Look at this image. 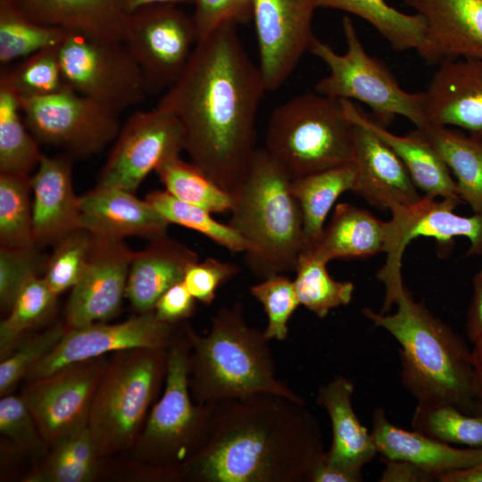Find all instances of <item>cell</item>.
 Instances as JSON below:
<instances>
[{"instance_id": "obj_4", "label": "cell", "mask_w": 482, "mask_h": 482, "mask_svg": "<svg viewBox=\"0 0 482 482\" xmlns=\"http://www.w3.org/2000/svg\"><path fill=\"white\" fill-rule=\"evenodd\" d=\"M186 332L190 343L189 388L196 403L255 394L303 399L278 378L270 339L247 323L240 303L220 307L205 336L188 326Z\"/></svg>"}, {"instance_id": "obj_9", "label": "cell", "mask_w": 482, "mask_h": 482, "mask_svg": "<svg viewBox=\"0 0 482 482\" xmlns=\"http://www.w3.org/2000/svg\"><path fill=\"white\" fill-rule=\"evenodd\" d=\"M342 28L346 42L344 54L316 37L310 46L309 52L328 68V75L317 82L315 92L362 102L385 127L396 116L406 118L416 129L428 125L423 93L407 92L399 86L385 63L367 53L350 18L343 19Z\"/></svg>"}, {"instance_id": "obj_54", "label": "cell", "mask_w": 482, "mask_h": 482, "mask_svg": "<svg viewBox=\"0 0 482 482\" xmlns=\"http://www.w3.org/2000/svg\"><path fill=\"white\" fill-rule=\"evenodd\" d=\"M441 482H482V462L442 476Z\"/></svg>"}, {"instance_id": "obj_44", "label": "cell", "mask_w": 482, "mask_h": 482, "mask_svg": "<svg viewBox=\"0 0 482 482\" xmlns=\"http://www.w3.org/2000/svg\"><path fill=\"white\" fill-rule=\"evenodd\" d=\"M251 295L263 306L267 316L265 337L284 341L288 335L287 323L299 307L294 280L282 273L264 278L250 287Z\"/></svg>"}, {"instance_id": "obj_39", "label": "cell", "mask_w": 482, "mask_h": 482, "mask_svg": "<svg viewBox=\"0 0 482 482\" xmlns=\"http://www.w3.org/2000/svg\"><path fill=\"white\" fill-rule=\"evenodd\" d=\"M411 427L447 445L482 447V415L466 413L451 404L418 402Z\"/></svg>"}, {"instance_id": "obj_2", "label": "cell", "mask_w": 482, "mask_h": 482, "mask_svg": "<svg viewBox=\"0 0 482 482\" xmlns=\"http://www.w3.org/2000/svg\"><path fill=\"white\" fill-rule=\"evenodd\" d=\"M210 406L180 480L311 482L326 461L320 423L303 398L255 394Z\"/></svg>"}, {"instance_id": "obj_52", "label": "cell", "mask_w": 482, "mask_h": 482, "mask_svg": "<svg viewBox=\"0 0 482 482\" xmlns=\"http://www.w3.org/2000/svg\"><path fill=\"white\" fill-rule=\"evenodd\" d=\"M473 295L467 316V334L475 344L482 339V270L475 274L472 279Z\"/></svg>"}, {"instance_id": "obj_22", "label": "cell", "mask_w": 482, "mask_h": 482, "mask_svg": "<svg viewBox=\"0 0 482 482\" xmlns=\"http://www.w3.org/2000/svg\"><path fill=\"white\" fill-rule=\"evenodd\" d=\"M134 193L97 186L79 197V227L97 237L122 239L166 235L170 224L146 200Z\"/></svg>"}, {"instance_id": "obj_7", "label": "cell", "mask_w": 482, "mask_h": 482, "mask_svg": "<svg viewBox=\"0 0 482 482\" xmlns=\"http://www.w3.org/2000/svg\"><path fill=\"white\" fill-rule=\"evenodd\" d=\"M353 128L341 99L306 93L271 112L264 147L300 177L351 163Z\"/></svg>"}, {"instance_id": "obj_36", "label": "cell", "mask_w": 482, "mask_h": 482, "mask_svg": "<svg viewBox=\"0 0 482 482\" xmlns=\"http://www.w3.org/2000/svg\"><path fill=\"white\" fill-rule=\"evenodd\" d=\"M57 295L44 278L31 276L21 287L0 324V358L8 357L24 339L27 331L45 321L53 312Z\"/></svg>"}, {"instance_id": "obj_14", "label": "cell", "mask_w": 482, "mask_h": 482, "mask_svg": "<svg viewBox=\"0 0 482 482\" xmlns=\"http://www.w3.org/2000/svg\"><path fill=\"white\" fill-rule=\"evenodd\" d=\"M183 127L169 110L156 106L131 114L120 129L97 186L134 193L145 178L184 151Z\"/></svg>"}, {"instance_id": "obj_49", "label": "cell", "mask_w": 482, "mask_h": 482, "mask_svg": "<svg viewBox=\"0 0 482 482\" xmlns=\"http://www.w3.org/2000/svg\"><path fill=\"white\" fill-rule=\"evenodd\" d=\"M192 20L200 41L228 23L245 21L253 10L237 0H193Z\"/></svg>"}, {"instance_id": "obj_17", "label": "cell", "mask_w": 482, "mask_h": 482, "mask_svg": "<svg viewBox=\"0 0 482 482\" xmlns=\"http://www.w3.org/2000/svg\"><path fill=\"white\" fill-rule=\"evenodd\" d=\"M318 0H253L259 69L267 91L277 90L315 38Z\"/></svg>"}, {"instance_id": "obj_50", "label": "cell", "mask_w": 482, "mask_h": 482, "mask_svg": "<svg viewBox=\"0 0 482 482\" xmlns=\"http://www.w3.org/2000/svg\"><path fill=\"white\" fill-rule=\"evenodd\" d=\"M195 300L181 281L170 287L161 295L154 311L161 320L178 324L193 314Z\"/></svg>"}, {"instance_id": "obj_1", "label": "cell", "mask_w": 482, "mask_h": 482, "mask_svg": "<svg viewBox=\"0 0 482 482\" xmlns=\"http://www.w3.org/2000/svg\"><path fill=\"white\" fill-rule=\"evenodd\" d=\"M235 25L197 41L157 105L179 120L191 162L229 194L245 179L258 148L256 116L267 91Z\"/></svg>"}, {"instance_id": "obj_28", "label": "cell", "mask_w": 482, "mask_h": 482, "mask_svg": "<svg viewBox=\"0 0 482 482\" xmlns=\"http://www.w3.org/2000/svg\"><path fill=\"white\" fill-rule=\"evenodd\" d=\"M31 19L95 38L123 42L124 0H12Z\"/></svg>"}, {"instance_id": "obj_19", "label": "cell", "mask_w": 482, "mask_h": 482, "mask_svg": "<svg viewBox=\"0 0 482 482\" xmlns=\"http://www.w3.org/2000/svg\"><path fill=\"white\" fill-rule=\"evenodd\" d=\"M351 120L355 170L352 191L370 205L391 212L419 202L421 195L398 155L366 126Z\"/></svg>"}, {"instance_id": "obj_51", "label": "cell", "mask_w": 482, "mask_h": 482, "mask_svg": "<svg viewBox=\"0 0 482 482\" xmlns=\"http://www.w3.org/2000/svg\"><path fill=\"white\" fill-rule=\"evenodd\" d=\"M381 482H430L436 481L434 476L419 466L406 461L385 460Z\"/></svg>"}, {"instance_id": "obj_27", "label": "cell", "mask_w": 482, "mask_h": 482, "mask_svg": "<svg viewBox=\"0 0 482 482\" xmlns=\"http://www.w3.org/2000/svg\"><path fill=\"white\" fill-rule=\"evenodd\" d=\"M197 261L195 252L166 235L154 238L144 250L135 253L125 296L139 313L152 312L161 295L181 282L187 269Z\"/></svg>"}, {"instance_id": "obj_41", "label": "cell", "mask_w": 482, "mask_h": 482, "mask_svg": "<svg viewBox=\"0 0 482 482\" xmlns=\"http://www.w3.org/2000/svg\"><path fill=\"white\" fill-rule=\"evenodd\" d=\"M145 200L170 224H178L207 237L233 253H245L243 238L229 224L215 220L205 209L181 201L165 191H153Z\"/></svg>"}, {"instance_id": "obj_46", "label": "cell", "mask_w": 482, "mask_h": 482, "mask_svg": "<svg viewBox=\"0 0 482 482\" xmlns=\"http://www.w3.org/2000/svg\"><path fill=\"white\" fill-rule=\"evenodd\" d=\"M0 431L21 450L43 454L48 448L21 395L8 394L1 398Z\"/></svg>"}, {"instance_id": "obj_21", "label": "cell", "mask_w": 482, "mask_h": 482, "mask_svg": "<svg viewBox=\"0 0 482 482\" xmlns=\"http://www.w3.org/2000/svg\"><path fill=\"white\" fill-rule=\"evenodd\" d=\"M426 21V39L418 52L428 63L482 60V0H403Z\"/></svg>"}, {"instance_id": "obj_6", "label": "cell", "mask_w": 482, "mask_h": 482, "mask_svg": "<svg viewBox=\"0 0 482 482\" xmlns=\"http://www.w3.org/2000/svg\"><path fill=\"white\" fill-rule=\"evenodd\" d=\"M167 350H123L108 362L87 421L101 458L134 447L165 381Z\"/></svg>"}, {"instance_id": "obj_40", "label": "cell", "mask_w": 482, "mask_h": 482, "mask_svg": "<svg viewBox=\"0 0 482 482\" xmlns=\"http://www.w3.org/2000/svg\"><path fill=\"white\" fill-rule=\"evenodd\" d=\"M30 177L0 174V243L3 247L35 246Z\"/></svg>"}, {"instance_id": "obj_47", "label": "cell", "mask_w": 482, "mask_h": 482, "mask_svg": "<svg viewBox=\"0 0 482 482\" xmlns=\"http://www.w3.org/2000/svg\"><path fill=\"white\" fill-rule=\"evenodd\" d=\"M41 261L35 246L0 249V304L2 311H10L22 285L37 275Z\"/></svg>"}, {"instance_id": "obj_12", "label": "cell", "mask_w": 482, "mask_h": 482, "mask_svg": "<svg viewBox=\"0 0 482 482\" xmlns=\"http://www.w3.org/2000/svg\"><path fill=\"white\" fill-rule=\"evenodd\" d=\"M108 362L106 355L100 356L28 380L21 396L48 448L87 426L93 398Z\"/></svg>"}, {"instance_id": "obj_42", "label": "cell", "mask_w": 482, "mask_h": 482, "mask_svg": "<svg viewBox=\"0 0 482 482\" xmlns=\"http://www.w3.org/2000/svg\"><path fill=\"white\" fill-rule=\"evenodd\" d=\"M59 46L33 54L13 68L1 73L19 98H34L71 89L63 76L59 59Z\"/></svg>"}, {"instance_id": "obj_24", "label": "cell", "mask_w": 482, "mask_h": 482, "mask_svg": "<svg viewBox=\"0 0 482 482\" xmlns=\"http://www.w3.org/2000/svg\"><path fill=\"white\" fill-rule=\"evenodd\" d=\"M69 154L43 155L30 185L34 193L32 229L36 244L59 241L79 227V197L74 194Z\"/></svg>"}, {"instance_id": "obj_25", "label": "cell", "mask_w": 482, "mask_h": 482, "mask_svg": "<svg viewBox=\"0 0 482 482\" xmlns=\"http://www.w3.org/2000/svg\"><path fill=\"white\" fill-rule=\"evenodd\" d=\"M347 116L362 123L381 138L403 162L413 183L432 198L453 199L462 203L455 179L438 153L416 129L406 135H396L367 116L353 101L341 99Z\"/></svg>"}, {"instance_id": "obj_31", "label": "cell", "mask_w": 482, "mask_h": 482, "mask_svg": "<svg viewBox=\"0 0 482 482\" xmlns=\"http://www.w3.org/2000/svg\"><path fill=\"white\" fill-rule=\"evenodd\" d=\"M418 129L455 176L461 201L482 212V139L431 124Z\"/></svg>"}, {"instance_id": "obj_13", "label": "cell", "mask_w": 482, "mask_h": 482, "mask_svg": "<svg viewBox=\"0 0 482 482\" xmlns=\"http://www.w3.org/2000/svg\"><path fill=\"white\" fill-rule=\"evenodd\" d=\"M123 43L139 65L148 93H154L178 79L197 35L192 18L175 4H161L129 14Z\"/></svg>"}, {"instance_id": "obj_55", "label": "cell", "mask_w": 482, "mask_h": 482, "mask_svg": "<svg viewBox=\"0 0 482 482\" xmlns=\"http://www.w3.org/2000/svg\"><path fill=\"white\" fill-rule=\"evenodd\" d=\"M179 3H193V0H124V8L126 12L130 14L149 6Z\"/></svg>"}, {"instance_id": "obj_34", "label": "cell", "mask_w": 482, "mask_h": 482, "mask_svg": "<svg viewBox=\"0 0 482 482\" xmlns=\"http://www.w3.org/2000/svg\"><path fill=\"white\" fill-rule=\"evenodd\" d=\"M21 113L19 97L0 80V172L29 176L44 154Z\"/></svg>"}, {"instance_id": "obj_5", "label": "cell", "mask_w": 482, "mask_h": 482, "mask_svg": "<svg viewBox=\"0 0 482 482\" xmlns=\"http://www.w3.org/2000/svg\"><path fill=\"white\" fill-rule=\"evenodd\" d=\"M293 178L265 147L257 148L245 179L230 194L229 225L245 243L246 265L262 278L295 270L306 246Z\"/></svg>"}, {"instance_id": "obj_15", "label": "cell", "mask_w": 482, "mask_h": 482, "mask_svg": "<svg viewBox=\"0 0 482 482\" xmlns=\"http://www.w3.org/2000/svg\"><path fill=\"white\" fill-rule=\"evenodd\" d=\"M178 324L161 320L152 311L120 323L96 322L69 328L54 349L29 370L26 378L35 379L67 364L112 352L134 348L168 349L181 331Z\"/></svg>"}, {"instance_id": "obj_3", "label": "cell", "mask_w": 482, "mask_h": 482, "mask_svg": "<svg viewBox=\"0 0 482 482\" xmlns=\"http://www.w3.org/2000/svg\"><path fill=\"white\" fill-rule=\"evenodd\" d=\"M379 312L362 314L400 345L401 380L418 402L443 403L475 414L478 384L471 350L451 327L416 302L399 281L385 287Z\"/></svg>"}, {"instance_id": "obj_57", "label": "cell", "mask_w": 482, "mask_h": 482, "mask_svg": "<svg viewBox=\"0 0 482 482\" xmlns=\"http://www.w3.org/2000/svg\"><path fill=\"white\" fill-rule=\"evenodd\" d=\"M475 414L482 415V384L478 388L476 396Z\"/></svg>"}, {"instance_id": "obj_23", "label": "cell", "mask_w": 482, "mask_h": 482, "mask_svg": "<svg viewBox=\"0 0 482 482\" xmlns=\"http://www.w3.org/2000/svg\"><path fill=\"white\" fill-rule=\"evenodd\" d=\"M371 435L385 460L413 463L435 477L482 462V447L461 449L433 439L416 430L409 431L391 423L382 407L372 413Z\"/></svg>"}, {"instance_id": "obj_45", "label": "cell", "mask_w": 482, "mask_h": 482, "mask_svg": "<svg viewBox=\"0 0 482 482\" xmlns=\"http://www.w3.org/2000/svg\"><path fill=\"white\" fill-rule=\"evenodd\" d=\"M57 323L45 331L23 339L17 348L0 362V395H5L26 378L29 370L50 353L67 331Z\"/></svg>"}, {"instance_id": "obj_29", "label": "cell", "mask_w": 482, "mask_h": 482, "mask_svg": "<svg viewBox=\"0 0 482 482\" xmlns=\"http://www.w3.org/2000/svg\"><path fill=\"white\" fill-rule=\"evenodd\" d=\"M388 221L351 204H337L319 241L305 249L328 263L334 259L365 258L385 253Z\"/></svg>"}, {"instance_id": "obj_33", "label": "cell", "mask_w": 482, "mask_h": 482, "mask_svg": "<svg viewBox=\"0 0 482 482\" xmlns=\"http://www.w3.org/2000/svg\"><path fill=\"white\" fill-rule=\"evenodd\" d=\"M96 445L87 426L63 437L51 447L26 482H90L99 467Z\"/></svg>"}, {"instance_id": "obj_37", "label": "cell", "mask_w": 482, "mask_h": 482, "mask_svg": "<svg viewBox=\"0 0 482 482\" xmlns=\"http://www.w3.org/2000/svg\"><path fill=\"white\" fill-rule=\"evenodd\" d=\"M155 171L166 190L178 199L211 213L230 212L231 195L196 165L181 160L179 155L168 159Z\"/></svg>"}, {"instance_id": "obj_8", "label": "cell", "mask_w": 482, "mask_h": 482, "mask_svg": "<svg viewBox=\"0 0 482 482\" xmlns=\"http://www.w3.org/2000/svg\"><path fill=\"white\" fill-rule=\"evenodd\" d=\"M186 326L167 350V372L161 399L153 406L134 447V457L160 478L180 480L185 463L197 449L210 404L193 402L189 388Z\"/></svg>"}, {"instance_id": "obj_48", "label": "cell", "mask_w": 482, "mask_h": 482, "mask_svg": "<svg viewBox=\"0 0 482 482\" xmlns=\"http://www.w3.org/2000/svg\"><path fill=\"white\" fill-rule=\"evenodd\" d=\"M238 271L239 268L234 263L207 258L192 263L182 281L195 300L210 305L216 297L217 289Z\"/></svg>"}, {"instance_id": "obj_18", "label": "cell", "mask_w": 482, "mask_h": 482, "mask_svg": "<svg viewBox=\"0 0 482 482\" xmlns=\"http://www.w3.org/2000/svg\"><path fill=\"white\" fill-rule=\"evenodd\" d=\"M135 253L122 239L93 235L87 268L66 304L68 329L105 322L117 315Z\"/></svg>"}, {"instance_id": "obj_35", "label": "cell", "mask_w": 482, "mask_h": 482, "mask_svg": "<svg viewBox=\"0 0 482 482\" xmlns=\"http://www.w3.org/2000/svg\"><path fill=\"white\" fill-rule=\"evenodd\" d=\"M68 32L31 19L12 0H0L2 65L22 60L46 48L59 46Z\"/></svg>"}, {"instance_id": "obj_26", "label": "cell", "mask_w": 482, "mask_h": 482, "mask_svg": "<svg viewBox=\"0 0 482 482\" xmlns=\"http://www.w3.org/2000/svg\"><path fill=\"white\" fill-rule=\"evenodd\" d=\"M353 383L345 377L337 376L319 388L316 403L327 411L332 428V442L325 462L362 472L378 451L371 433L353 411Z\"/></svg>"}, {"instance_id": "obj_38", "label": "cell", "mask_w": 482, "mask_h": 482, "mask_svg": "<svg viewBox=\"0 0 482 482\" xmlns=\"http://www.w3.org/2000/svg\"><path fill=\"white\" fill-rule=\"evenodd\" d=\"M327 262L308 251L299 257L294 285L301 305L319 318H325L330 310L348 304L354 286L350 281L334 279Z\"/></svg>"}, {"instance_id": "obj_32", "label": "cell", "mask_w": 482, "mask_h": 482, "mask_svg": "<svg viewBox=\"0 0 482 482\" xmlns=\"http://www.w3.org/2000/svg\"><path fill=\"white\" fill-rule=\"evenodd\" d=\"M318 7L347 12L363 19L395 51L419 52L425 43V19L417 12H403L386 0H318Z\"/></svg>"}, {"instance_id": "obj_43", "label": "cell", "mask_w": 482, "mask_h": 482, "mask_svg": "<svg viewBox=\"0 0 482 482\" xmlns=\"http://www.w3.org/2000/svg\"><path fill=\"white\" fill-rule=\"evenodd\" d=\"M92 243L93 235L81 229L58 241L43 277L56 295L79 281L87 265Z\"/></svg>"}, {"instance_id": "obj_16", "label": "cell", "mask_w": 482, "mask_h": 482, "mask_svg": "<svg viewBox=\"0 0 482 482\" xmlns=\"http://www.w3.org/2000/svg\"><path fill=\"white\" fill-rule=\"evenodd\" d=\"M461 204L453 199L432 198L426 195L415 204L391 212L386 246V258L377 274L384 285L402 278V260L409 243L417 237H432L441 244L453 237L470 241L467 256H482V212L461 216L454 212Z\"/></svg>"}, {"instance_id": "obj_20", "label": "cell", "mask_w": 482, "mask_h": 482, "mask_svg": "<svg viewBox=\"0 0 482 482\" xmlns=\"http://www.w3.org/2000/svg\"><path fill=\"white\" fill-rule=\"evenodd\" d=\"M422 93L428 124L458 127L482 139V60L441 62Z\"/></svg>"}, {"instance_id": "obj_53", "label": "cell", "mask_w": 482, "mask_h": 482, "mask_svg": "<svg viewBox=\"0 0 482 482\" xmlns=\"http://www.w3.org/2000/svg\"><path fill=\"white\" fill-rule=\"evenodd\" d=\"M362 472L335 467L324 462L313 473L311 482H359Z\"/></svg>"}, {"instance_id": "obj_30", "label": "cell", "mask_w": 482, "mask_h": 482, "mask_svg": "<svg viewBox=\"0 0 482 482\" xmlns=\"http://www.w3.org/2000/svg\"><path fill=\"white\" fill-rule=\"evenodd\" d=\"M354 179L353 162L293 178L291 190L303 214L305 249L319 241L331 208L342 194L353 190Z\"/></svg>"}, {"instance_id": "obj_11", "label": "cell", "mask_w": 482, "mask_h": 482, "mask_svg": "<svg viewBox=\"0 0 482 482\" xmlns=\"http://www.w3.org/2000/svg\"><path fill=\"white\" fill-rule=\"evenodd\" d=\"M19 100L25 124L36 139L63 148L70 156L99 153L120 130L116 113L72 89Z\"/></svg>"}, {"instance_id": "obj_10", "label": "cell", "mask_w": 482, "mask_h": 482, "mask_svg": "<svg viewBox=\"0 0 482 482\" xmlns=\"http://www.w3.org/2000/svg\"><path fill=\"white\" fill-rule=\"evenodd\" d=\"M59 59L71 89L116 114L142 103L148 93L143 72L123 42L69 31Z\"/></svg>"}, {"instance_id": "obj_56", "label": "cell", "mask_w": 482, "mask_h": 482, "mask_svg": "<svg viewBox=\"0 0 482 482\" xmlns=\"http://www.w3.org/2000/svg\"><path fill=\"white\" fill-rule=\"evenodd\" d=\"M471 350L478 388L482 384V339L473 344Z\"/></svg>"}]
</instances>
